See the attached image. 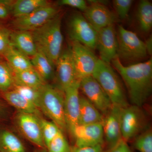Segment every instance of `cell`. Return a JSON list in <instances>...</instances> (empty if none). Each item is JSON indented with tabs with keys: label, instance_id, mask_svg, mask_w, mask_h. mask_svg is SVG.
<instances>
[{
	"label": "cell",
	"instance_id": "cell-1",
	"mask_svg": "<svg viewBox=\"0 0 152 152\" xmlns=\"http://www.w3.org/2000/svg\"><path fill=\"white\" fill-rule=\"evenodd\" d=\"M111 63L124 80L132 105L139 107L143 105L151 94V58L146 61L128 66H124L118 57Z\"/></svg>",
	"mask_w": 152,
	"mask_h": 152
},
{
	"label": "cell",
	"instance_id": "cell-2",
	"mask_svg": "<svg viewBox=\"0 0 152 152\" xmlns=\"http://www.w3.org/2000/svg\"><path fill=\"white\" fill-rule=\"evenodd\" d=\"M61 18L58 14L41 27L31 32L37 51L42 53L55 66L62 52Z\"/></svg>",
	"mask_w": 152,
	"mask_h": 152
},
{
	"label": "cell",
	"instance_id": "cell-3",
	"mask_svg": "<svg viewBox=\"0 0 152 152\" xmlns=\"http://www.w3.org/2000/svg\"><path fill=\"white\" fill-rule=\"evenodd\" d=\"M92 76L100 85L113 105L121 108L129 105L122 85L110 64L99 58Z\"/></svg>",
	"mask_w": 152,
	"mask_h": 152
},
{
	"label": "cell",
	"instance_id": "cell-4",
	"mask_svg": "<svg viewBox=\"0 0 152 152\" xmlns=\"http://www.w3.org/2000/svg\"><path fill=\"white\" fill-rule=\"evenodd\" d=\"M64 92L48 84L40 89L39 108L62 132L67 130L64 112Z\"/></svg>",
	"mask_w": 152,
	"mask_h": 152
},
{
	"label": "cell",
	"instance_id": "cell-5",
	"mask_svg": "<svg viewBox=\"0 0 152 152\" xmlns=\"http://www.w3.org/2000/svg\"><path fill=\"white\" fill-rule=\"evenodd\" d=\"M117 57L120 60L132 61L144 58L147 52L145 42L135 33L119 26L117 34Z\"/></svg>",
	"mask_w": 152,
	"mask_h": 152
},
{
	"label": "cell",
	"instance_id": "cell-6",
	"mask_svg": "<svg viewBox=\"0 0 152 152\" xmlns=\"http://www.w3.org/2000/svg\"><path fill=\"white\" fill-rule=\"evenodd\" d=\"M40 118L34 114L18 112L16 115V124L22 134L34 146L36 149L47 152L42 133Z\"/></svg>",
	"mask_w": 152,
	"mask_h": 152
},
{
	"label": "cell",
	"instance_id": "cell-7",
	"mask_svg": "<svg viewBox=\"0 0 152 152\" xmlns=\"http://www.w3.org/2000/svg\"><path fill=\"white\" fill-rule=\"evenodd\" d=\"M68 33L72 41L79 42L92 50L96 49L98 32L82 14H74L68 23Z\"/></svg>",
	"mask_w": 152,
	"mask_h": 152
},
{
	"label": "cell",
	"instance_id": "cell-8",
	"mask_svg": "<svg viewBox=\"0 0 152 152\" xmlns=\"http://www.w3.org/2000/svg\"><path fill=\"white\" fill-rule=\"evenodd\" d=\"M70 48L77 80L92 76L99 60L93 50L76 41H72Z\"/></svg>",
	"mask_w": 152,
	"mask_h": 152
},
{
	"label": "cell",
	"instance_id": "cell-9",
	"mask_svg": "<svg viewBox=\"0 0 152 152\" xmlns=\"http://www.w3.org/2000/svg\"><path fill=\"white\" fill-rule=\"evenodd\" d=\"M58 14V9L50 4L24 16L15 18L12 25L15 31L31 32L43 26Z\"/></svg>",
	"mask_w": 152,
	"mask_h": 152
},
{
	"label": "cell",
	"instance_id": "cell-10",
	"mask_svg": "<svg viewBox=\"0 0 152 152\" xmlns=\"http://www.w3.org/2000/svg\"><path fill=\"white\" fill-rule=\"evenodd\" d=\"M80 90L82 91L85 97L104 116L112 108L113 104L108 96L92 76L80 80Z\"/></svg>",
	"mask_w": 152,
	"mask_h": 152
},
{
	"label": "cell",
	"instance_id": "cell-11",
	"mask_svg": "<svg viewBox=\"0 0 152 152\" xmlns=\"http://www.w3.org/2000/svg\"><path fill=\"white\" fill-rule=\"evenodd\" d=\"M137 106L129 105L122 109L121 129L123 140L126 142L134 139L143 128L144 114Z\"/></svg>",
	"mask_w": 152,
	"mask_h": 152
},
{
	"label": "cell",
	"instance_id": "cell-12",
	"mask_svg": "<svg viewBox=\"0 0 152 152\" xmlns=\"http://www.w3.org/2000/svg\"><path fill=\"white\" fill-rule=\"evenodd\" d=\"M121 108L113 106L104 116L102 123L104 134V151L115 146L123 139L121 129Z\"/></svg>",
	"mask_w": 152,
	"mask_h": 152
},
{
	"label": "cell",
	"instance_id": "cell-13",
	"mask_svg": "<svg viewBox=\"0 0 152 152\" xmlns=\"http://www.w3.org/2000/svg\"><path fill=\"white\" fill-rule=\"evenodd\" d=\"M80 80H76L64 91V112L67 130L70 133L79 125Z\"/></svg>",
	"mask_w": 152,
	"mask_h": 152
},
{
	"label": "cell",
	"instance_id": "cell-14",
	"mask_svg": "<svg viewBox=\"0 0 152 152\" xmlns=\"http://www.w3.org/2000/svg\"><path fill=\"white\" fill-rule=\"evenodd\" d=\"M58 89L64 92L77 80L70 48L62 51L55 64V77Z\"/></svg>",
	"mask_w": 152,
	"mask_h": 152
},
{
	"label": "cell",
	"instance_id": "cell-15",
	"mask_svg": "<svg viewBox=\"0 0 152 152\" xmlns=\"http://www.w3.org/2000/svg\"><path fill=\"white\" fill-rule=\"evenodd\" d=\"M76 147L102 145L104 146L103 131L102 123L77 125L70 132Z\"/></svg>",
	"mask_w": 152,
	"mask_h": 152
},
{
	"label": "cell",
	"instance_id": "cell-16",
	"mask_svg": "<svg viewBox=\"0 0 152 152\" xmlns=\"http://www.w3.org/2000/svg\"><path fill=\"white\" fill-rule=\"evenodd\" d=\"M96 48L100 59L110 64L117 57L118 39L114 25L103 28L98 31Z\"/></svg>",
	"mask_w": 152,
	"mask_h": 152
},
{
	"label": "cell",
	"instance_id": "cell-17",
	"mask_svg": "<svg viewBox=\"0 0 152 152\" xmlns=\"http://www.w3.org/2000/svg\"><path fill=\"white\" fill-rule=\"evenodd\" d=\"M90 2L91 4L84 12L83 16L97 31L117 21L116 15L105 6L92 1Z\"/></svg>",
	"mask_w": 152,
	"mask_h": 152
},
{
	"label": "cell",
	"instance_id": "cell-18",
	"mask_svg": "<svg viewBox=\"0 0 152 152\" xmlns=\"http://www.w3.org/2000/svg\"><path fill=\"white\" fill-rule=\"evenodd\" d=\"M11 42L12 46L31 58L37 52V49L31 31H12Z\"/></svg>",
	"mask_w": 152,
	"mask_h": 152
},
{
	"label": "cell",
	"instance_id": "cell-19",
	"mask_svg": "<svg viewBox=\"0 0 152 152\" xmlns=\"http://www.w3.org/2000/svg\"><path fill=\"white\" fill-rule=\"evenodd\" d=\"M2 96L8 104L16 109L18 112L34 114L40 116L39 109L15 90H11L2 93Z\"/></svg>",
	"mask_w": 152,
	"mask_h": 152
},
{
	"label": "cell",
	"instance_id": "cell-20",
	"mask_svg": "<svg viewBox=\"0 0 152 152\" xmlns=\"http://www.w3.org/2000/svg\"><path fill=\"white\" fill-rule=\"evenodd\" d=\"M104 116L84 96H80L79 124L102 123Z\"/></svg>",
	"mask_w": 152,
	"mask_h": 152
},
{
	"label": "cell",
	"instance_id": "cell-21",
	"mask_svg": "<svg viewBox=\"0 0 152 152\" xmlns=\"http://www.w3.org/2000/svg\"><path fill=\"white\" fill-rule=\"evenodd\" d=\"M0 152H29L15 134L7 129L0 128Z\"/></svg>",
	"mask_w": 152,
	"mask_h": 152
},
{
	"label": "cell",
	"instance_id": "cell-22",
	"mask_svg": "<svg viewBox=\"0 0 152 152\" xmlns=\"http://www.w3.org/2000/svg\"><path fill=\"white\" fill-rule=\"evenodd\" d=\"M31 60L33 67L46 83L55 78V66L44 53L37 51Z\"/></svg>",
	"mask_w": 152,
	"mask_h": 152
},
{
	"label": "cell",
	"instance_id": "cell-23",
	"mask_svg": "<svg viewBox=\"0 0 152 152\" xmlns=\"http://www.w3.org/2000/svg\"><path fill=\"white\" fill-rule=\"evenodd\" d=\"M4 58L14 72H18L33 67L31 58L12 46L4 55Z\"/></svg>",
	"mask_w": 152,
	"mask_h": 152
},
{
	"label": "cell",
	"instance_id": "cell-24",
	"mask_svg": "<svg viewBox=\"0 0 152 152\" xmlns=\"http://www.w3.org/2000/svg\"><path fill=\"white\" fill-rule=\"evenodd\" d=\"M15 85L40 88L47 83L34 68L14 73Z\"/></svg>",
	"mask_w": 152,
	"mask_h": 152
},
{
	"label": "cell",
	"instance_id": "cell-25",
	"mask_svg": "<svg viewBox=\"0 0 152 152\" xmlns=\"http://www.w3.org/2000/svg\"><path fill=\"white\" fill-rule=\"evenodd\" d=\"M50 4L46 0H17L14 1L11 15L14 18L24 16Z\"/></svg>",
	"mask_w": 152,
	"mask_h": 152
},
{
	"label": "cell",
	"instance_id": "cell-26",
	"mask_svg": "<svg viewBox=\"0 0 152 152\" xmlns=\"http://www.w3.org/2000/svg\"><path fill=\"white\" fill-rule=\"evenodd\" d=\"M137 18L141 29L148 32L152 27V4L147 0H142L139 3Z\"/></svg>",
	"mask_w": 152,
	"mask_h": 152
},
{
	"label": "cell",
	"instance_id": "cell-27",
	"mask_svg": "<svg viewBox=\"0 0 152 152\" xmlns=\"http://www.w3.org/2000/svg\"><path fill=\"white\" fill-rule=\"evenodd\" d=\"M15 85L13 71L6 61L0 60V92L12 90Z\"/></svg>",
	"mask_w": 152,
	"mask_h": 152
},
{
	"label": "cell",
	"instance_id": "cell-28",
	"mask_svg": "<svg viewBox=\"0 0 152 152\" xmlns=\"http://www.w3.org/2000/svg\"><path fill=\"white\" fill-rule=\"evenodd\" d=\"M133 142L134 148L140 152H152V131L147 129L138 135Z\"/></svg>",
	"mask_w": 152,
	"mask_h": 152
},
{
	"label": "cell",
	"instance_id": "cell-29",
	"mask_svg": "<svg viewBox=\"0 0 152 152\" xmlns=\"http://www.w3.org/2000/svg\"><path fill=\"white\" fill-rule=\"evenodd\" d=\"M71 146L60 130L47 147V152H70Z\"/></svg>",
	"mask_w": 152,
	"mask_h": 152
},
{
	"label": "cell",
	"instance_id": "cell-30",
	"mask_svg": "<svg viewBox=\"0 0 152 152\" xmlns=\"http://www.w3.org/2000/svg\"><path fill=\"white\" fill-rule=\"evenodd\" d=\"M41 88H35L31 87L15 85L13 89L15 90L39 108Z\"/></svg>",
	"mask_w": 152,
	"mask_h": 152
},
{
	"label": "cell",
	"instance_id": "cell-31",
	"mask_svg": "<svg viewBox=\"0 0 152 152\" xmlns=\"http://www.w3.org/2000/svg\"><path fill=\"white\" fill-rule=\"evenodd\" d=\"M40 121L44 142L47 148L61 130L53 122L47 121L41 117Z\"/></svg>",
	"mask_w": 152,
	"mask_h": 152
},
{
	"label": "cell",
	"instance_id": "cell-32",
	"mask_svg": "<svg viewBox=\"0 0 152 152\" xmlns=\"http://www.w3.org/2000/svg\"><path fill=\"white\" fill-rule=\"evenodd\" d=\"M11 33L12 31L0 25V56H4L12 46Z\"/></svg>",
	"mask_w": 152,
	"mask_h": 152
},
{
	"label": "cell",
	"instance_id": "cell-33",
	"mask_svg": "<svg viewBox=\"0 0 152 152\" xmlns=\"http://www.w3.org/2000/svg\"><path fill=\"white\" fill-rule=\"evenodd\" d=\"M132 0H114L113 4L114 8L119 18L124 20L128 16L132 4Z\"/></svg>",
	"mask_w": 152,
	"mask_h": 152
},
{
	"label": "cell",
	"instance_id": "cell-34",
	"mask_svg": "<svg viewBox=\"0 0 152 152\" xmlns=\"http://www.w3.org/2000/svg\"><path fill=\"white\" fill-rule=\"evenodd\" d=\"M14 1L12 0H0V20L7 19L12 14Z\"/></svg>",
	"mask_w": 152,
	"mask_h": 152
},
{
	"label": "cell",
	"instance_id": "cell-35",
	"mask_svg": "<svg viewBox=\"0 0 152 152\" xmlns=\"http://www.w3.org/2000/svg\"><path fill=\"white\" fill-rule=\"evenodd\" d=\"M60 6H66L78 9L80 10L85 12L88 6L86 2L84 0H61L59 1Z\"/></svg>",
	"mask_w": 152,
	"mask_h": 152
},
{
	"label": "cell",
	"instance_id": "cell-36",
	"mask_svg": "<svg viewBox=\"0 0 152 152\" xmlns=\"http://www.w3.org/2000/svg\"><path fill=\"white\" fill-rule=\"evenodd\" d=\"M104 146L102 145L91 146H71L70 152H103Z\"/></svg>",
	"mask_w": 152,
	"mask_h": 152
},
{
	"label": "cell",
	"instance_id": "cell-37",
	"mask_svg": "<svg viewBox=\"0 0 152 152\" xmlns=\"http://www.w3.org/2000/svg\"><path fill=\"white\" fill-rule=\"evenodd\" d=\"M103 152H134L132 149L130 148L124 140L122 139L110 149L104 151Z\"/></svg>",
	"mask_w": 152,
	"mask_h": 152
},
{
	"label": "cell",
	"instance_id": "cell-38",
	"mask_svg": "<svg viewBox=\"0 0 152 152\" xmlns=\"http://www.w3.org/2000/svg\"><path fill=\"white\" fill-rule=\"evenodd\" d=\"M7 110L5 104L0 100V121L4 119L7 115Z\"/></svg>",
	"mask_w": 152,
	"mask_h": 152
},
{
	"label": "cell",
	"instance_id": "cell-39",
	"mask_svg": "<svg viewBox=\"0 0 152 152\" xmlns=\"http://www.w3.org/2000/svg\"><path fill=\"white\" fill-rule=\"evenodd\" d=\"M146 48L148 53L150 55L151 54L152 51V39L151 37L147 40L146 42H145Z\"/></svg>",
	"mask_w": 152,
	"mask_h": 152
},
{
	"label": "cell",
	"instance_id": "cell-40",
	"mask_svg": "<svg viewBox=\"0 0 152 152\" xmlns=\"http://www.w3.org/2000/svg\"><path fill=\"white\" fill-rule=\"evenodd\" d=\"M33 152H42L40 151H38V150L36 149H35L34 150V151H33Z\"/></svg>",
	"mask_w": 152,
	"mask_h": 152
}]
</instances>
